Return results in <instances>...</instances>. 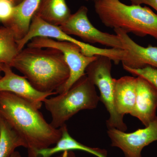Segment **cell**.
<instances>
[{"instance_id":"1","label":"cell","mask_w":157,"mask_h":157,"mask_svg":"<svg viewBox=\"0 0 157 157\" xmlns=\"http://www.w3.org/2000/svg\"><path fill=\"white\" fill-rule=\"evenodd\" d=\"M0 116L25 141L29 157H35L37 151L56 144L61 137V128H53L39 109L13 93L0 92Z\"/></svg>"},{"instance_id":"2","label":"cell","mask_w":157,"mask_h":157,"mask_svg":"<svg viewBox=\"0 0 157 157\" xmlns=\"http://www.w3.org/2000/svg\"><path fill=\"white\" fill-rule=\"evenodd\" d=\"M12 67L22 73L33 87L41 92H56L70 76L63 55L53 48L27 46L17 55Z\"/></svg>"},{"instance_id":"3","label":"cell","mask_w":157,"mask_h":157,"mask_svg":"<svg viewBox=\"0 0 157 157\" xmlns=\"http://www.w3.org/2000/svg\"><path fill=\"white\" fill-rule=\"evenodd\" d=\"M94 9L107 27L120 29L138 36H151L157 40V14L148 7L129 6L120 0H97Z\"/></svg>"},{"instance_id":"4","label":"cell","mask_w":157,"mask_h":157,"mask_svg":"<svg viewBox=\"0 0 157 157\" xmlns=\"http://www.w3.org/2000/svg\"><path fill=\"white\" fill-rule=\"evenodd\" d=\"M100 101L95 86L86 74L67 92L47 98L43 103L51 115V124L59 128L80 110L96 108Z\"/></svg>"},{"instance_id":"5","label":"cell","mask_w":157,"mask_h":157,"mask_svg":"<svg viewBox=\"0 0 157 157\" xmlns=\"http://www.w3.org/2000/svg\"><path fill=\"white\" fill-rule=\"evenodd\" d=\"M112 60L107 56H98L86 70V76L100 91V101L104 104L109 113L107 121L108 129L115 128L125 132L126 124L123 117L118 114L114 104V79L111 76Z\"/></svg>"},{"instance_id":"6","label":"cell","mask_w":157,"mask_h":157,"mask_svg":"<svg viewBox=\"0 0 157 157\" xmlns=\"http://www.w3.org/2000/svg\"><path fill=\"white\" fill-rule=\"evenodd\" d=\"M46 37L59 41H67L78 45L82 52L87 56H103L109 58L115 64H118L124 56L122 49L118 48H98L88 43L74 39L56 26L52 25L34 15L31 21L28 33L21 40L17 41L18 49L21 51L33 38L36 37Z\"/></svg>"},{"instance_id":"7","label":"cell","mask_w":157,"mask_h":157,"mask_svg":"<svg viewBox=\"0 0 157 157\" xmlns=\"http://www.w3.org/2000/svg\"><path fill=\"white\" fill-rule=\"evenodd\" d=\"M27 45L28 47L55 48L63 53L70 70V76L66 83L56 91L57 94L67 92L78 79L85 75L88 66L98 56H86L82 53L80 47L74 43L46 37H35Z\"/></svg>"},{"instance_id":"8","label":"cell","mask_w":157,"mask_h":157,"mask_svg":"<svg viewBox=\"0 0 157 157\" xmlns=\"http://www.w3.org/2000/svg\"><path fill=\"white\" fill-rule=\"evenodd\" d=\"M87 7L82 6L74 14L59 28L65 33L76 36L85 43H98L110 48L123 49V46L117 35L104 33L96 28L88 17Z\"/></svg>"},{"instance_id":"9","label":"cell","mask_w":157,"mask_h":157,"mask_svg":"<svg viewBox=\"0 0 157 157\" xmlns=\"http://www.w3.org/2000/svg\"><path fill=\"white\" fill-rule=\"evenodd\" d=\"M111 146L123 152L125 157H142L141 152L145 147L157 141V116L147 126L132 133H126L115 128L107 132Z\"/></svg>"},{"instance_id":"10","label":"cell","mask_w":157,"mask_h":157,"mask_svg":"<svg viewBox=\"0 0 157 157\" xmlns=\"http://www.w3.org/2000/svg\"><path fill=\"white\" fill-rule=\"evenodd\" d=\"M11 68L8 65H2L4 75L0 78V92L13 93L29 101L38 109L41 108L45 99L57 94L56 92L43 93L37 90L25 77L14 73Z\"/></svg>"},{"instance_id":"11","label":"cell","mask_w":157,"mask_h":157,"mask_svg":"<svg viewBox=\"0 0 157 157\" xmlns=\"http://www.w3.org/2000/svg\"><path fill=\"white\" fill-rule=\"evenodd\" d=\"M119 37L126 54L121 63L123 67L141 69L149 66L157 69V47L139 45L131 39L128 33L120 29H113Z\"/></svg>"},{"instance_id":"12","label":"cell","mask_w":157,"mask_h":157,"mask_svg":"<svg viewBox=\"0 0 157 157\" xmlns=\"http://www.w3.org/2000/svg\"><path fill=\"white\" fill-rule=\"evenodd\" d=\"M136 78V100L131 115L146 127L157 116V89L146 78L139 76Z\"/></svg>"},{"instance_id":"13","label":"cell","mask_w":157,"mask_h":157,"mask_svg":"<svg viewBox=\"0 0 157 157\" xmlns=\"http://www.w3.org/2000/svg\"><path fill=\"white\" fill-rule=\"evenodd\" d=\"M136 77L124 76L114 79V99L116 109L123 117L131 114L135 107L136 97Z\"/></svg>"},{"instance_id":"14","label":"cell","mask_w":157,"mask_h":157,"mask_svg":"<svg viewBox=\"0 0 157 157\" xmlns=\"http://www.w3.org/2000/svg\"><path fill=\"white\" fill-rule=\"evenodd\" d=\"M41 0H24L14 6L11 19L3 25L13 31L17 41L23 39L28 33L32 18Z\"/></svg>"},{"instance_id":"15","label":"cell","mask_w":157,"mask_h":157,"mask_svg":"<svg viewBox=\"0 0 157 157\" xmlns=\"http://www.w3.org/2000/svg\"><path fill=\"white\" fill-rule=\"evenodd\" d=\"M61 128L62 132L61 137L56 144V146L37 151L35 157H51L57 153L73 150L82 151L97 157H107V151L105 150L86 146L71 137L66 124Z\"/></svg>"},{"instance_id":"16","label":"cell","mask_w":157,"mask_h":157,"mask_svg":"<svg viewBox=\"0 0 157 157\" xmlns=\"http://www.w3.org/2000/svg\"><path fill=\"white\" fill-rule=\"evenodd\" d=\"M71 14L66 0H41L34 15L49 24L59 27Z\"/></svg>"},{"instance_id":"17","label":"cell","mask_w":157,"mask_h":157,"mask_svg":"<svg viewBox=\"0 0 157 157\" xmlns=\"http://www.w3.org/2000/svg\"><path fill=\"white\" fill-rule=\"evenodd\" d=\"M19 147H27L23 138L0 116V157H10Z\"/></svg>"},{"instance_id":"18","label":"cell","mask_w":157,"mask_h":157,"mask_svg":"<svg viewBox=\"0 0 157 157\" xmlns=\"http://www.w3.org/2000/svg\"><path fill=\"white\" fill-rule=\"evenodd\" d=\"M19 52L17 40L13 31L8 27H0V64L12 67Z\"/></svg>"},{"instance_id":"19","label":"cell","mask_w":157,"mask_h":157,"mask_svg":"<svg viewBox=\"0 0 157 157\" xmlns=\"http://www.w3.org/2000/svg\"><path fill=\"white\" fill-rule=\"evenodd\" d=\"M124 70L136 76H141L146 78L155 86L157 89V69L153 67H145L141 69H132L123 67Z\"/></svg>"},{"instance_id":"20","label":"cell","mask_w":157,"mask_h":157,"mask_svg":"<svg viewBox=\"0 0 157 157\" xmlns=\"http://www.w3.org/2000/svg\"><path fill=\"white\" fill-rule=\"evenodd\" d=\"M14 5L8 1H0V21L5 24L11 19L14 12Z\"/></svg>"},{"instance_id":"21","label":"cell","mask_w":157,"mask_h":157,"mask_svg":"<svg viewBox=\"0 0 157 157\" xmlns=\"http://www.w3.org/2000/svg\"><path fill=\"white\" fill-rule=\"evenodd\" d=\"M133 5L145 4L151 6L157 11V0H130Z\"/></svg>"},{"instance_id":"22","label":"cell","mask_w":157,"mask_h":157,"mask_svg":"<svg viewBox=\"0 0 157 157\" xmlns=\"http://www.w3.org/2000/svg\"><path fill=\"white\" fill-rule=\"evenodd\" d=\"M62 157H75L74 153L72 152L67 151H65L64 154Z\"/></svg>"},{"instance_id":"23","label":"cell","mask_w":157,"mask_h":157,"mask_svg":"<svg viewBox=\"0 0 157 157\" xmlns=\"http://www.w3.org/2000/svg\"><path fill=\"white\" fill-rule=\"evenodd\" d=\"M8 1V2L12 3L15 6L21 3L24 0H0V1Z\"/></svg>"},{"instance_id":"24","label":"cell","mask_w":157,"mask_h":157,"mask_svg":"<svg viewBox=\"0 0 157 157\" xmlns=\"http://www.w3.org/2000/svg\"><path fill=\"white\" fill-rule=\"evenodd\" d=\"M10 157H21V155L18 151H15Z\"/></svg>"},{"instance_id":"25","label":"cell","mask_w":157,"mask_h":157,"mask_svg":"<svg viewBox=\"0 0 157 157\" xmlns=\"http://www.w3.org/2000/svg\"><path fill=\"white\" fill-rule=\"evenodd\" d=\"M2 65L3 64H0V78H2V72H3L2 71Z\"/></svg>"},{"instance_id":"26","label":"cell","mask_w":157,"mask_h":157,"mask_svg":"<svg viewBox=\"0 0 157 157\" xmlns=\"http://www.w3.org/2000/svg\"><path fill=\"white\" fill-rule=\"evenodd\" d=\"M85 1H87V2H89V1H91V2H94L95 1H97V0H85Z\"/></svg>"}]
</instances>
